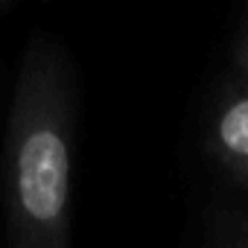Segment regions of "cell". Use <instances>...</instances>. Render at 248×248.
<instances>
[{"mask_svg": "<svg viewBox=\"0 0 248 248\" xmlns=\"http://www.w3.org/2000/svg\"><path fill=\"white\" fill-rule=\"evenodd\" d=\"M6 140L12 248H70L73 73L47 38H35L21 62Z\"/></svg>", "mask_w": 248, "mask_h": 248, "instance_id": "1", "label": "cell"}, {"mask_svg": "<svg viewBox=\"0 0 248 248\" xmlns=\"http://www.w3.org/2000/svg\"><path fill=\"white\" fill-rule=\"evenodd\" d=\"M213 152L236 172L248 175V88L236 91L216 114L210 132Z\"/></svg>", "mask_w": 248, "mask_h": 248, "instance_id": "2", "label": "cell"}, {"mask_svg": "<svg viewBox=\"0 0 248 248\" xmlns=\"http://www.w3.org/2000/svg\"><path fill=\"white\" fill-rule=\"evenodd\" d=\"M236 62H239V67H242V73L248 76V35H245V41L239 44V53H236Z\"/></svg>", "mask_w": 248, "mask_h": 248, "instance_id": "3", "label": "cell"}]
</instances>
